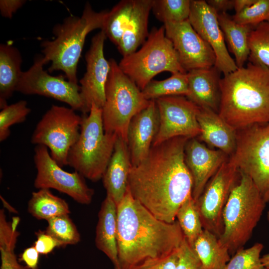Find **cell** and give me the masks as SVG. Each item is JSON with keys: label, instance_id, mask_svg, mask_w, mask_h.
<instances>
[{"label": "cell", "instance_id": "ac0fdd59", "mask_svg": "<svg viewBox=\"0 0 269 269\" xmlns=\"http://www.w3.org/2000/svg\"><path fill=\"white\" fill-rule=\"evenodd\" d=\"M229 159V156L224 152L208 147L197 137L187 140L184 149V160L192 178V196L195 201L209 180Z\"/></svg>", "mask_w": 269, "mask_h": 269}, {"label": "cell", "instance_id": "52a82bcc", "mask_svg": "<svg viewBox=\"0 0 269 269\" xmlns=\"http://www.w3.org/2000/svg\"><path fill=\"white\" fill-rule=\"evenodd\" d=\"M105 89L102 109L105 133H113L127 141L129 125L132 118L148 105L136 85L121 69L113 58Z\"/></svg>", "mask_w": 269, "mask_h": 269}, {"label": "cell", "instance_id": "836d02e7", "mask_svg": "<svg viewBox=\"0 0 269 269\" xmlns=\"http://www.w3.org/2000/svg\"><path fill=\"white\" fill-rule=\"evenodd\" d=\"M47 221L45 232L56 239L62 247L75 245L80 242V234L69 215L54 217Z\"/></svg>", "mask_w": 269, "mask_h": 269}, {"label": "cell", "instance_id": "7bdbcfd3", "mask_svg": "<svg viewBox=\"0 0 269 269\" xmlns=\"http://www.w3.org/2000/svg\"><path fill=\"white\" fill-rule=\"evenodd\" d=\"M39 254L34 246L29 247L23 251L19 260L28 269H38Z\"/></svg>", "mask_w": 269, "mask_h": 269}, {"label": "cell", "instance_id": "83f0119b", "mask_svg": "<svg viewBox=\"0 0 269 269\" xmlns=\"http://www.w3.org/2000/svg\"><path fill=\"white\" fill-rule=\"evenodd\" d=\"M27 210L35 218L46 221L54 217L70 213L67 202L54 195L48 189H40L32 193Z\"/></svg>", "mask_w": 269, "mask_h": 269}, {"label": "cell", "instance_id": "4dcf8cb0", "mask_svg": "<svg viewBox=\"0 0 269 269\" xmlns=\"http://www.w3.org/2000/svg\"><path fill=\"white\" fill-rule=\"evenodd\" d=\"M176 218L186 240L192 247L204 230L196 202L192 195L180 206Z\"/></svg>", "mask_w": 269, "mask_h": 269}, {"label": "cell", "instance_id": "d590c367", "mask_svg": "<svg viewBox=\"0 0 269 269\" xmlns=\"http://www.w3.org/2000/svg\"><path fill=\"white\" fill-rule=\"evenodd\" d=\"M264 245L257 243L248 249L238 250L231 258L224 269H264L261 260Z\"/></svg>", "mask_w": 269, "mask_h": 269}, {"label": "cell", "instance_id": "f35d334b", "mask_svg": "<svg viewBox=\"0 0 269 269\" xmlns=\"http://www.w3.org/2000/svg\"><path fill=\"white\" fill-rule=\"evenodd\" d=\"M178 262V249L167 256L147 260L135 269H176Z\"/></svg>", "mask_w": 269, "mask_h": 269}, {"label": "cell", "instance_id": "2e32d148", "mask_svg": "<svg viewBox=\"0 0 269 269\" xmlns=\"http://www.w3.org/2000/svg\"><path fill=\"white\" fill-rule=\"evenodd\" d=\"M163 25L165 35L172 42L186 72L215 66L216 56L213 50L194 30L188 19Z\"/></svg>", "mask_w": 269, "mask_h": 269}, {"label": "cell", "instance_id": "8992f818", "mask_svg": "<svg viewBox=\"0 0 269 269\" xmlns=\"http://www.w3.org/2000/svg\"><path fill=\"white\" fill-rule=\"evenodd\" d=\"M240 172V180L223 210L224 229L219 238L232 256L250 239L267 203L252 179Z\"/></svg>", "mask_w": 269, "mask_h": 269}, {"label": "cell", "instance_id": "f1b7e54d", "mask_svg": "<svg viewBox=\"0 0 269 269\" xmlns=\"http://www.w3.org/2000/svg\"><path fill=\"white\" fill-rule=\"evenodd\" d=\"M141 92L147 100L170 96L187 97L189 94L187 72L172 74L170 77L162 80H152Z\"/></svg>", "mask_w": 269, "mask_h": 269}, {"label": "cell", "instance_id": "6da1fadb", "mask_svg": "<svg viewBox=\"0 0 269 269\" xmlns=\"http://www.w3.org/2000/svg\"><path fill=\"white\" fill-rule=\"evenodd\" d=\"M189 139L176 137L152 145L147 156L130 172L128 188L132 196L167 223L175 221L179 207L192 195L193 180L184 160Z\"/></svg>", "mask_w": 269, "mask_h": 269}, {"label": "cell", "instance_id": "7402d4cb", "mask_svg": "<svg viewBox=\"0 0 269 269\" xmlns=\"http://www.w3.org/2000/svg\"><path fill=\"white\" fill-rule=\"evenodd\" d=\"M132 166L127 141L118 136L102 178L107 195L112 198L117 205L123 200L127 191Z\"/></svg>", "mask_w": 269, "mask_h": 269}, {"label": "cell", "instance_id": "ba28073f", "mask_svg": "<svg viewBox=\"0 0 269 269\" xmlns=\"http://www.w3.org/2000/svg\"><path fill=\"white\" fill-rule=\"evenodd\" d=\"M119 66L141 91L159 73H186L172 42L166 37L164 25L153 27L141 47L123 57Z\"/></svg>", "mask_w": 269, "mask_h": 269}, {"label": "cell", "instance_id": "44dd1931", "mask_svg": "<svg viewBox=\"0 0 269 269\" xmlns=\"http://www.w3.org/2000/svg\"><path fill=\"white\" fill-rule=\"evenodd\" d=\"M197 120L201 130L197 138L210 146L221 150L229 157L237 147V131L218 113L199 108Z\"/></svg>", "mask_w": 269, "mask_h": 269}, {"label": "cell", "instance_id": "bcb514c9", "mask_svg": "<svg viewBox=\"0 0 269 269\" xmlns=\"http://www.w3.org/2000/svg\"><path fill=\"white\" fill-rule=\"evenodd\" d=\"M267 219L269 222V210L267 213ZM261 262L265 268H269V254H266L261 258Z\"/></svg>", "mask_w": 269, "mask_h": 269}, {"label": "cell", "instance_id": "ab89813d", "mask_svg": "<svg viewBox=\"0 0 269 269\" xmlns=\"http://www.w3.org/2000/svg\"><path fill=\"white\" fill-rule=\"evenodd\" d=\"M36 236L37 239L34 247L40 254L47 255L55 248L62 247L56 239L45 231H38L36 233Z\"/></svg>", "mask_w": 269, "mask_h": 269}, {"label": "cell", "instance_id": "d4e9b609", "mask_svg": "<svg viewBox=\"0 0 269 269\" xmlns=\"http://www.w3.org/2000/svg\"><path fill=\"white\" fill-rule=\"evenodd\" d=\"M22 57L17 48L10 43L0 45V108L7 105L22 74Z\"/></svg>", "mask_w": 269, "mask_h": 269}, {"label": "cell", "instance_id": "1f68e13d", "mask_svg": "<svg viewBox=\"0 0 269 269\" xmlns=\"http://www.w3.org/2000/svg\"><path fill=\"white\" fill-rule=\"evenodd\" d=\"M190 0H153L151 10L155 17L163 23H179L188 19Z\"/></svg>", "mask_w": 269, "mask_h": 269}, {"label": "cell", "instance_id": "4fadbf2b", "mask_svg": "<svg viewBox=\"0 0 269 269\" xmlns=\"http://www.w3.org/2000/svg\"><path fill=\"white\" fill-rule=\"evenodd\" d=\"M47 64L43 56H38L33 64L22 72L16 91L25 95H38L66 103L75 111L84 113L80 87L65 79L63 76H53L43 69Z\"/></svg>", "mask_w": 269, "mask_h": 269}, {"label": "cell", "instance_id": "4316f807", "mask_svg": "<svg viewBox=\"0 0 269 269\" xmlns=\"http://www.w3.org/2000/svg\"><path fill=\"white\" fill-rule=\"evenodd\" d=\"M205 269H224L231 259L218 237L204 230L192 247Z\"/></svg>", "mask_w": 269, "mask_h": 269}, {"label": "cell", "instance_id": "7a4b0ae2", "mask_svg": "<svg viewBox=\"0 0 269 269\" xmlns=\"http://www.w3.org/2000/svg\"><path fill=\"white\" fill-rule=\"evenodd\" d=\"M184 238L177 220L169 223L159 220L128 188L117 205L119 269H135L147 260L169 255Z\"/></svg>", "mask_w": 269, "mask_h": 269}, {"label": "cell", "instance_id": "ffe728a7", "mask_svg": "<svg viewBox=\"0 0 269 269\" xmlns=\"http://www.w3.org/2000/svg\"><path fill=\"white\" fill-rule=\"evenodd\" d=\"M221 73L215 66L187 72V99L199 108L218 113L221 101Z\"/></svg>", "mask_w": 269, "mask_h": 269}, {"label": "cell", "instance_id": "b9f144b4", "mask_svg": "<svg viewBox=\"0 0 269 269\" xmlns=\"http://www.w3.org/2000/svg\"><path fill=\"white\" fill-rule=\"evenodd\" d=\"M26 2L24 0H0V11L5 18H11L13 14Z\"/></svg>", "mask_w": 269, "mask_h": 269}, {"label": "cell", "instance_id": "f546056e", "mask_svg": "<svg viewBox=\"0 0 269 269\" xmlns=\"http://www.w3.org/2000/svg\"><path fill=\"white\" fill-rule=\"evenodd\" d=\"M134 0H122L108 11L102 29L117 47L130 20Z\"/></svg>", "mask_w": 269, "mask_h": 269}, {"label": "cell", "instance_id": "277c9868", "mask_svg": "<svg viewBox=\"0 0 269 269\" xmlns=\"http://www.w3.org/2000/svg\"><path fill=\"white\" fill-rule=\"evenodd\" d=\"M109 10H94L86 2L81 16L70 15L62 23L54 26L53 40L42 42V52L46 63L51 62L48 71H62L69 82L78 84L77 66L87 35L104 27Z\"/></svg>", "mask_w": 269, "mask_h": 269}, {"label": "cell", "instance_id": "f6af8a7d", "mask_svg": "<svg viewBox=\"0 0 269 269\" xmlns=\"http://www.w3.org/2000/svg\"><path fill=\"white\" fill-rule=\"evenodd\" d=\"M257 0H235L234 9L236 13L239 12L244 9L251 6Z\"/></svg>", "mask_w": 269, "mask_h": 269}, {"label": "cell", "instance_id": "603a6c76", "mask_svg": "<svg viewBox=\"0 0 269 269\" xmlns=\"http://www.w3.org/2000/svg\"><path fill=\"white\" fill-rule=\"evenodd\" d=\"M96 247L111 260L115 269H119L117 245V205L106 195L98 213L96 226Z\"/></svg>", "mask_w": 269, "mask_h": 269}, {"label": "cell", "instance_id": "e0dca14e", "mask_svg": "<svg viewBox=\"0 0 269 269\" xmlns=\"http://www.w3.org/2000/svg\"><path fill=\"white\" fill-rule=\"evenodd\" d=\"M188 20L197 33L213 50L217 68L224 75L236 71L238 68L227 48L216 11L205 0H191Z\"/></svg>", "mask_w": 269, "mask_h": 269}, {"label": "cell", "instance_id": "cb8c5ba5", "mask_svg": "<svg viewBox=\"0 0 269 269\" xmlns=\"http://www.w3.org/2000/svg\"><path fill=\"white\" fill-rule=\"evenodd\" d=\"M153 0H134L130 20L117 46L123 56H127L136 51L146 40L148 21Z\"/></svg>", "mask_w": 269, "mask_h": 269}, {"label": "cell", "instance_id": "30bf717a", "mask_svg": "<svg viewBox=\"0 0 269 269\" xmlns=\"http://www.w3.org/2000/svg\"><path fill=\"white\" fill-rule=\"evenodd\" d=\"M82 120L73 109L52 105L37 123L30 141L46 146L60 166L68 165V153L79 136Z\"/></svg>", "mask_w": 269, "mask_h": 269}, {"label": "cell", "instance_id": "e575fe53", "mask_svg": "<svg viewBox=\"0 0 269 269\" xmlns=\"http://www.w3.org/2000/svg\"><path fill=\"white\" fill-rule=\"evenodd\" d=\"M0 112V141L5 140L10 134V127L23 123L31 112L26 101L20 100L6 105Z\"/></svg>", "mask_w": 269, "mask_h": 269}, {"label": "cell", "instance_id": "d6a6232c", "mask_svg": "<svg viewBox=\"0 0 269 269\" xmlns=\"http://www.w3.org/2000/svg\"><path fill=\"white\" fill-rule=\"evenodd\" d=\"M249 61L269 68V20L254 27L248 37Z\"/></svg>", "mask_w": 269, "mask_h": 269}, {"label": "cell", "instance_id": "3957f363", "mask_svg": "<svg viewBox=\"0 0 269 269\" xmlns=\"http://www.w3.org/2000/svg\"><path fill=\"white\" fill-rule=\"evenodd\" d=\"M220 116L237 131L269 123V68L249 62L220 80Z\"/></svg>", "mask_w": 269, "mask_h": 269}, {"label": "cell", "instance_id": "9a60e30c", "mask_svg": "<svg viewBox=\"0 0 269 269\" xmlns=\"http://www.w3.org/2000/svg\"><path fill=\"white\" fill-rule=\"evenodd\" d=\"M105 32L101 30L93 37L85 54L86 70L79 81L80 94L84 104L83 114L89 113L92 105L102 109L105 102V89L111 70V63L104 53Z\"/></svg>", "mask_w": 269, "mask_h": 269}, {"label": "cell", "instance_id": "7c38bea8", "mask_svg": "<svg viewBox=\"0 0 269 269\" xmlns=\"http://www.w3.org/2000/svg\"><path fill=\"white\" fill-rule=\"evenodd\" d=\"M34 152L37 171L34 181L35 188L54 189L66 194L78 203L88 205L91 203L94 190L87 185L82 175L76 171L69 172L63 169L44 145H36Z\"/></svg>", "mask_w": 269, "mask_h": 269}, {"label": "cell", "instance_id": "8d00e7d4", "mask_svg": "<svg viewBox=\"0 0 269 269\" xmlns=\"http://www.w3.org/2000/svg\"><path fill=\"white\" fill-rule=\"evenodd\" d=\"M238 23L253 27L260 23L269 20V0H257L251 6L232 16Z\"/></svg>", "mask_w": 269, "mask_h": 269}, {"label": "cell", "instance_id": "60d3db41", "mask_svg": "<svg viewBox=\"0 0 269 269\" xmlns=\"http://www.w3.org/2000/svg\"><path fill=\"white\" fill-rule=\"evenodd\" d=\"M15 246H0L1 257L0 269H28L18 262L14 253Z\"/></svg>", "mask_w": 269, "mask_h": 269}, {"label": "cell", "instance_id": "ee69618b", "mask_svg": "<svg viewBox=\"0 0 269 269\" xmlns=\"http://www.w3.org/2000/svg\"><path fill=\"white\" fill-rule=\"evenodd\" d=\"M206 1L218 14L227 13L228 10L234 8L235 0H208Z\"/></svg>", "mask_w": 269, "mask_h": 269}, {"label": "cell", "instance_id": "8fae6325", "mask_svg": "<svg viewBox=\"0 0 269 269\" xmlns=\"http://www.w3.org/2000/svg\"><path fill=\"white\" fill-rule=\"evenodd\" d=\"M240 177L239 170L228 160L209 180L195 201L203 229L219 238L224 229V207Z\"/></svg>", "mask_w": 269, "mask_h": 269}, {"label": "cell", "instance_id": "9c48e42d", "mask_svg": "<svg viewBox=\"0 0 269 269\" xmlns=\"http://www.w3.org/2000/svg\"><path fill=\"white\" fill-rule=\"evenodd\" d=\"M229 160L252 179L269 202V123L237 131V147Z\"/></svg>", "mask_w": 269, "mask_h": 269}, {"label": "cell", "instance_id": "74e56055", "mask_svg": "<svg viewBox=\"0 0 269 269\" xmlns=\"http://www.w3.org/2000/svg\"><path fill=\"white\" fill-rule=\"evenodd\" d=\"M176 269H205L185 237L178 248V262Z\"/></svg>", "mask_w": 269, "mask_h": 269}, {"label": "cell", "instance_id": "5b68a950", "mask_svg": "<svg viewBox=\"0 0 269 269\" xmlns=\"http://www.w3.org/2000/svg\"><path fill=\"white\" fill-rule=\"evenodd\" d=\"M82 115L79 136L69 150L68 165L93 182L102 179L118 136L105 133L102 109L93 104Z\"/></svg>", "mask_w": 269, "mask_h": 269}, {"label": "cell", "instance_id": "d6986e66", "mask_svg": "<svg viewBox=\"0 0 269 269\" xmlns=\"http://www.w3.org/2000/svg\"><path fill=\"white\" fill-rule=\"evenodd\" d=\"M159 126V116L155 100L136 114L128 127L127 143L132 166L142 161L148 154Z\"/></svg>", "mask_w": 269, "mask_h": 269}, {"label": "cell", "instance_id": "7dc6e473", "mask_svg": "<svg viewBox=\"0 0 269 269\" xmlns=\"http://www.w3.org/2000/svg\"><path fill=\"white\" fill-rule=\"evenodd\" d=\"M264 269H269V268H265Z\"/></svg>", "mask_w": 269, "mask_h": 269}, {"label": "cell", "instance_id": "484cf974", "mask_svg": "<svg viewBox=\"0 0 269 269\" xmlns=\"http://www.w3.org/2000/svg\"><path fill=\"white\" fill-rule=\"evenodd\" d=\"M218 19L229 51L234 54L238 68L248 59V37L253 27L238 23L227 13L218 14Z\"/></svg>", "mask_w": 269, "mask_h": 269}, {"label": "cell", "instance_id": "5bb4252c", "mask_svg": "<svg viewBox=\"0 0 269 269\" xmlns=\"http://www.w3.org/2000/svg\"><path fill=\"white\" fill-rule=\"evenodd\" d=\"M155 100L159 126L152 145L171 138L197 137L201 130L197 120L199 107L184 96H170Z\"/></svg>", "mask_w": 269, "mask_h": 269}]
</instances>
